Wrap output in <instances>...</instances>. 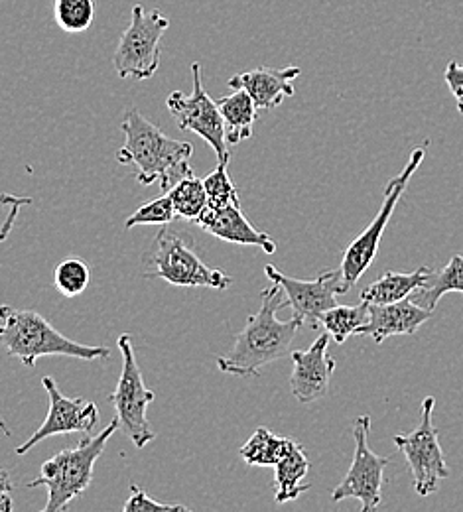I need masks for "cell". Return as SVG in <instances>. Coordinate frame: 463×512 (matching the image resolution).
<instances>
[{
  "instance_id": "30bf717a",
  "label": "cell",
  "mask_w": 463,
  "mask_h": 512,
  "mask_svg": "<svg viewBox=\"0 0 463 512\" xmlns=\"http://www.w3.org/2000/svg\"><path fill=\"white\" fill-rule=\"evenodd\" d=\"M369 432H371V418L369 416L355 418L353 463L347 475L343 477V481L331 493L333 503H339L345 499H357L361 503V512H373L381 507L385 469L391 463V457H381L369 448Z\"/></svg>"
},
{
  "instance_id": "8992f818",
  "label": "cell",
  "mask_w": 463,
  "mask_h": 512,
  "mask_svg": "<svg viewBox=\"0 0 463 512\" xmlns=\"http://www.w3.org/2000/svg\"><path fill=\"white\" fill-rule=\"evenodd\" d=\"M424 148H414L406 166L402 168V172L397 174L385 188L383 193V205L379 209V213L375 215V219L371 221V225L357 237L351 241V245L347 247V251L343 253V260L339 266L341 272V282H343V292L347 294L359 280L361 276L369 270V266L373 264L375 256L379 253V245L383 239V233L400 203V197L406 192L408 182L412 180V176L416 174V170L420 168L422 160H424Z\"/></svg>"
},
{
  "instance_id": "ffe728a7",
  "label": "cell",
  "mask_w": 463,
  "mask_h": 512,
  "mask_svg": "<svg viewBox=\"0 0 463 512\" xmlns=\"http://www.w3.org/2000/svg\"><path fill=\"white\" fill-rule=\"evenodd\" d=\"M217 107L223 117L227 144H239L253 136L259 109L245 89H233L231 95L217 101Z\"/></svg>"
},
{
  "instance_id": "277c9868",
  "label": "cell",
  "mask_w": 463,
  "mask_h": 512,
  "mask_svg": "<svg viewBox=\"0 0 463 512\" xmlns=\"http://www.w3.org/2000/svg\"><path fill=\"white\" fill-rule=\"evenodd\" d=\"M144 278H160L180 288L227 290L233 282L217 268L205 264L199 256L196 241L186 231L164 225L142 255Z\"/></svg>"
},
{
  "instance_id": "7a4b0ae2",
  "label": "cell",
  "mask_w": 463,
  "mask_h": 512,
  "mask_svg": "<svg viewBox=\"0 0 463 512\" xmlns=\"http://www.w3.org/2000/svg\"><path fill=\"white\" fill-rule=\"evenodd\" d=\"M121 128L125 144L117 152V160L133 166L138 184L152 186L158 182L164 192H170L180 180L194 174L190 166L194 146L190 142L170 138L136 109L127 111Z\"/></svg>"
},
{
  "instance_id": "f546056e",
  "label": "cell",
  "mask_w": 463,
  "mask_h": 512,
  "mask_svg": "<svg viewBox=\"0 0 463 512\" xmlns=\"http://www.w3.org/2000/svg\"><path fill=\"white\" fill-rule=\"evenodd\" d=\"M125 512H146V511H170V512H188L190 509L184 505H168L152 499L144 489L131 485V495L123 507Z\"/></svg>"
},
{
  "instance_id": "6da1fadb",
  "label": "cell",
  "mask_w": 463,
  "mask_h": 512,
  "mask_svg": "<svg viewBox=\"0 0 463 512\" xmlns=\"http://www.w3.org/2000/svg\"><path fill=\"white\" fill-rule=\"evenodd\" d=\"M278 284L261 292V308L253 314L245 327L235 335L233 347L217 357L221 373L235 377H259L266 365L290 355L292 341L302 327V321L278 320V310L288 306Z\"/></svg>"
},
{
  "instance_id": "4316f807",
  "label": "cell",
  "mask_w": 463,
  "mask_h": 512,
  "mask_svg": "<svg viewBox=\"0 0 463 512\" xmlns=\"http://www.w3.org/2000/svg\"><path fill=\"white\" fill-rule=\"evenodd\" d=\"M176 219H178V215H176L172 197H170V193L166 192L164 195L152 199L150 203L138 207L125 221V227L134 229L140 225H170Z\"/></svg>"
},
{
  "instance_id": "4dcf8cb0",
  "label": "cell",
  "mask_w": 463,
  "mask_h": 512,
  "mask_svg": "<svg viewBox=\"0 0 463 512\" xmlns=\"http://www.w3.org/2000/svg\"><path fill=\"white\" fill-rule=\"evenodd\" d=\"M444 79H446L452 95L458 101V111L463 115V65L458 62H450L446 67Z\"/></svg>"
},
{
  "instance_id": "5b68a950",
  "label": "cell",
  "mask_w": 463,
  "mask_h": 512,
  "mask_svg": "<svg viewBox=\"0 0 463 512\" xmlns=\"http://www.w3.org/2000/svg\"><path fill=\"white\" fill-rule=\"evenodd\" d=\"M119 420L115 418L105 430L93 438H85L75 448H67L56 453L42 465L40 475L26 487H46L48 503L44 512L67 511L71 501L81 497L93 483V471L97 459L103 455L107 442L119 430Z\"/></svg>"
},
{
  "instance_id": "7c38bea8",
  "label": "cell",
  "mask_w": 463,
  "mask_h": 512,
  "mask_svg": "<svg viewBox=\"0 0 463 512\" xmlns=\"http://www.w3.org/2000/svg\"><path fill=\"white\" fill-rule=\"evenodd\" d=\"M265 274L272 284H278L286 294L288 306L292 308L294 318L312 329L320 327V316L337 306L335 296L345 294L339 268L320 272L316 280H298L282 274L272 264H266Z\"/></svg>"
},
{
  "instance_id": "2e32d148",
  "label": "cell",
  "mask_w": 463,
  "mask_h": 512,
  "mask_svg": "<svg viewBox=\"0 0 463 512\" xmlns=\"http://www.w3.org/2000/svg\"><path fill=\"white\" fill-rule=\"evenodd\" d=\"M367 310L369 318L359 327L357 335H369L375 343H383L393 335H414L434 314L410 298L383 306L369 304Z\"/></svg>"
},
{
  "instance_id": "d6a6232c",
  "label": "cell",
  "mask_w": 463,
  "mask_h": 512,
  "mask_svg": "<svg viewBox=\"0 0 463 512\" xmlns=\"http://www.w3.org/2000/svg\"><path fill=\"white\" fill-rule=\"evenodd\" d=\"M0 432H2L4 436H10V428L6 426V422L2 420V416H0Z\"/></svg>"
},
{
  "instance_id": "9a60e30c",
  "label": "cell",
  "mask_w": 463,
  "mask_h": 512,
  "mask_svg": "<svg viewBox=\"0 0 463 512\" xmlns=\"http://www.w3.org/2000/svg\"><path fill=\"white\" fill-rule=\"evenodd\" d=\"M199 227L231 245L259 247L266 255L276 253V243L245 217L241 205H209L196 219Z\"/></svg>"
},
{
  "instance_id": "d6986e66",
  "label": "cell",
  "mask_w": 463,
  "mask_h": 512,
  "mask_svg": "<svg viewBox=\"0 0 463 512\" xmlns=\"http://www.w3.org/2000/svg\"><path fill=\"white\" fill-rule=\"evenodd\" d=\"M276 469V497L274 501L278 505L296 501L300 495L312 489L310 483H304L308 471H310V461L304 453V448L296 444L294 440L286 449V453L280 457V461L274 465Z\"/></svg>"
},
{
  "instance_id": "ac0fdd59",
  "label": "cell",
  "mask_w": 463,
  "mask_h": 512,
  "mask_svg": "<svg viewBox=\"0 0 463 512\" xmlns=\"http://www.w3.org/2000/svg\"><path fill=\"white\" fill-rule=\"evenodd\" d=\"M432 276L428 266H420L414 272H385L379 280L361 290V302L365 304H395L404 298H410L414 292L422 290Z\"/></svg>"
},
{
  "instance_id": "44dd1931",
  "label": "cell",
  "mask_w": 463,
  "mask_h": 512,
  "mask_svg": "<svg viewBox=\"0 0 463 512\" xmlns=\"http://www.w3.org/2000/svg\"><path fill=\"white\" fill-rule=\"evenodd\" d=\"M450 292H460L463 294V256L454 255L450 258V262L440 270V272H432L428 284L414 292L416 298L414 302H418L420 306H424L426 310H436L438 302L442 296L450 294Z\"/></svg>"
},
{
  "instance_id": "cb8c5ba5",
  "label": "cell",
  "mask_w": 463,
  "mask_h": 512,
  "mask_svg": "<svg viewBox=\"0 0 463 512\" xmlns=\"http://www.w3.org/2000/svg\"><path fill=\"white\" fill-rule=\"evenodd\" d=\"M168 193L172 197L178 219H184V221H194L196 223V219L203 213V209L209 203L203 180H199L194 174L180 180Z\"/></svg>"
},
{
  "instance_id": "7402d4cb",
  "label": "cell",
  "mask_w": 463,
  "mask_h": 512,
  "mask_svg": "<svg viewBox=\"0 0 463 512\" xmlns=\"http://www.w3.org/2000/svg\"><path fill=\"white\" fill-rule=\"evenodd\" d=\"M290 438L276 436L274 432L259 428L251 440L241 448V457L253 467H274L290 446Z\"/></svg>"
},
{
  "instance_id": "9c48e42d",
  "label": "cell",
  "mask_w": 463,
  "mask_h": 512,
  "mask_svg": "<svg viewBox=\"0 0 463 512\" xmlns=\"http://www.w3.org/2000/svg\"><path fill=\"white\" fill-rule=\"evenodd\" d=\"M131 339L133 337L129 333L119 337L123 369H121L119 383L111 394V402H113L119 424L125 428L134 446L144 449L156 440L154 428L146 416V410L154 402L156 394L144 384V377L138 367Z\"/></svg>"
},
{
  "instance_id": "5bb4252c",
  "label": "cell",
  "mask_w": 463,
  "mask_h": 512,
  "mask_svg": "<svg viewBox=\"0 0 463 512\" xmlns=\"http://www.w3.org/2000/svg\"><path fill=\"white\" fill-rule=\"evenodd\" d=\"M330 333H322L310 349L294 351V371L290 375V388L298 402L310 404L330 394L331 377L335 371V359L328 353Z\"/></svg>"
},
{
  "instance_id": "f1b7e54d",
  "label": "cell",
  "mask_w": 463,
  "mask_h": 512,
  "mask_svg": "<svg viewBox=\"0 0 463 512\" xmlns=\"http://www.w3.org/2000/svg\"><path fill=\"white\" fill-rule=\"evenodd\" d=\"M28 205H32V197L0 192V243H4L10 237L14 223L20 215V209Z\"/></svg>"
},
{
  "instance_id": "603a6c76",
  "label": "cell",
  "mask_w": 463,
  "mask_h": 512,
  "mask_svg": "<svg viewBox=\"0 0 463 512\" xmlns=\"http://www.w3.org/2000/svg\"><path fill=\"white\" fill-rule=\"evenodd\" d=\"M369 304L359 306H335L320 316V325L330 333L335 343H345L351 335H357L359 327L369 318Z\"/></svg>"
},
{
  "instance_id": "e0dca14e",
  "label": "cell",
  "mask_w": 463,
  "mask_h": 512,
  "mask_svg": "<svg viewBox=\"0 0 463 512\" xmlns=\"http://www.w3.org/2000/svg\"><path fill=\"white\" fill-rule=\"evenodd\" d=\"M302 69L292 67H257L251 71H243L233 75L227 85L231 89H245L255 101L257 109L270 111L282 105L284 99L294 97V79L300 77Z\"/></svg>"
},
{
  "instance_id": "484cf974",
  "label": "cell",
  "mask_w": 463,
  "mask_h": 512,
  "mask_svg": "<svg viewBox=\"0 0 463 512\" xmlns=\"http://www.w3.org/2000/svg\"><path fill=\"white\" fill-rule=\"evenodd\" d=\"M91 280V270L87 262L79 256H66L54 270V284L58 292L66 298L81 296Z\"/></svg>"
},
{
  "instance_id": "1f68e13d",
  "label": "cell",
  "mask_w": 463,
  "mask_h": 512,
  "mask_svg": "<svg viewBox=\"0 0 463 512\" xmlns=\"http://www.w3.org/2000/svg\"><path fill=\"white\" fill-rule=\"evenodd\" d=\"M12 481L8 471L0 469V512H10L14 509V501H12Z\"/></svg>"
},
{
  "instance_id": "83f0119b",
  "label": "cell",
  "mask_w": 463,
  "mask_h": 512,
  "mask_svg": "<svg viewBox=\"0 0 463 512\" xmlns=\"http://www.w3.org/2000/svg\"><path fill=\"white\" fill-rule=\"evenodd\" d=\"M231 158L219 160L217 168L203 180L205 192L209 197V205H241L239 201V192L233 186L227 166H229Z\"/></svg>"
},
{
  "instance_id": "52a82bcc",
  "label": "cell",
  "mask_w": 463,
  "mask_h": 512,
  "mask_svg": "<svg viewBox=\"0 0 463 512\" xmlns=\"http://www.w3.org/2000/svg\"><path fill=\"white\" fill-rule=\"evenodd\" d=\"M170 28V20L160 10H146L134 4L129 28L123 32L113 67L121 79H150L160 67V42Z\"/></svg>"
},
{
  "instance_id": "3957f363",
  "label": "cell",
  "mask_w": 463,
  "mask_h": 512,
  "mask_svg": "<svg viewBox=\"0 0 463 512\" xmlns=\"http://www.w3.org/2000/svg\"><path fill=\"white\" fill-rule=\"evenodd\" d=\"M0 345L10 357L34 369L40 357H73L83 361L107 359L109 347L83 345L62 335L50 321L34 310L0 306Z\"/></svg>"
},
{
  "instance_id": "4fadbf2b",
  "label": "cell",
  "mask_w": 463,
  "mask_h": 512,
  "mask_svg": "<svg viewBox=\"0 0 463 512\" xmlns=\"http://www.w3.org/2000/svg\"><path fill=\"white\" fill-rule=\"evenodd\" d=\"M42 384L48 392V402H50L48 416L42 422V426L22 446L14 449L16 455H26L40 442L54 436L91 434L99 422V408L95 402H89L83 398H67L52 377H44Z\"/></svg>"
},
{
  "instance_id": "ba28073f",
  "label": "cell",
  "mask_w": 463,
  "mask_h": 512,
  "mask_svg": "<svg viewBox=\"0 0 463 512\" xmlns=\"http://www.w3.org/2000/svg\"><path fill=\"white\" fill-rule=\"evenodd\" d=\"M436 398L426 396L422 402V420L410 434L395 436L397 446L410 467L412 489L418 497H430L438 491L440 483L450 477V469L444 457V449L438 440V428L434 426Z\"/></svg>"
},
{
  "instance_id": "8fae6325",
  "label": "cell",
  "mask_w": 463,
  "mask_h": 512,
  "mask_svg": "<svg viewBox=\"0 0 463 512\" xmlns=\"http://www.w3.org/2000/svg\"><path fill=\"white\" fill-rule=\"evenodd\" d=\"M192 79V93L186 95L182 91H172L166 99V107L176 119L180 130L196 132L199 138H203L213 148L217 160L231 158V152L227 150L223 117L219 113L217 101H213L203 87L201 65L198 62L192 64Z\"/></svg>"
},
{
  "instance_id": "d4e9b609",
  "label": "cell",
  "mask_w": 463,
  "mask_h": 512,
  "mask_svg": "<svg viewBox=\"0 0 463 512\" xmlns=\"http://www.w3.org/2000/svg\"><path fill=\"white\" fill-rule=\"evenodd\" d=\"M95 0H54V20L66 34L87 32L95 22Z\"/></svg>"
}]
</instances>
